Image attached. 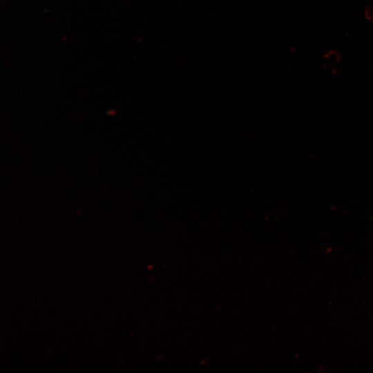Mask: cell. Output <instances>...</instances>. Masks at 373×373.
Masks as SVG:
<instances>
[{"label": "cell", "instance_id": "obj_4", "mask_svg": "<svg viewBox=\"0 0 373 373\" xmlns=\"http://www.w3.org/2000/svg\"><path fill=\"white\" fill-rule=\"evenodd\" d=\"M329 67V66L325 62L323 63L322 65H321V68L323 69H328Z\"/></svg>", "mask_w": 373, "mask_h": 373}, {"label": "cell", "instance_id": "obj_2", "mask_svg": "<svg viewBox=\"0 0 373 373\" xmlns=\"http://www.w3.org/2000/svg\"><path fill=\"white\" fill-rule=\"evenodd\" d=\"M363 15L365 21L371 22L373 21V9L370 3H367L363 8Z\"/></svg>", "mask_w": 373, "mask_h": 373}, {"label": "cell", "instance_id": "obj_3", "mask_svg": "<svg viewBox=\"0 0 373 373\" xmlns=\"http://www.w3.org/2000/svg\"><path fill=\"white\" fill-rule=\"evenodd\" d=\"M329 69H330L331 72L334 73H338V68L336 67L335 66L332 65V66H329Z\"/></svg>", "mask_w": 373, "mask_h": 373}, {"label": "cell", "instance_id": "obj_1", "mask_svg": "<svg viewBox=\"0 0 373 373\" xmlns=\"http://www.w3.org/2000/svg\"><path fill=\"white\" fill-rule=\"evenodd\" d=\"M332 57L333 60L337 64L341 63L342 60L341 53L335 49H329L322 55V58L323 59H327Z\"/></svg>", "mask_w": 373, "mask_h": 373}]
</instances>
